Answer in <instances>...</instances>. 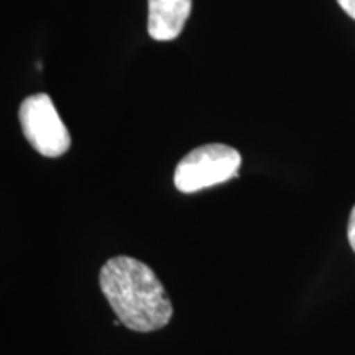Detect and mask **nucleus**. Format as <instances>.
Listing matches in <instances>:
<instances>
[{"mask_svg":"<svg viewBox=\"0 0 355 355\" xmlns=\"http://www.w3.org/2000/svg\"><path fill=\"white\" fill-rule=\"evenodd\" d=\"M99 285L110 308L128 329L153 332L170 322L171 300L144 261L127 255L112 257L101 268Z\"/></svg>","mask_w":355,"mask_h":355,"instance_id":"f257e3e1","label":"nucleus"},{"mask_svg":"<svg viewBox=\"0 0 355 355\" xmlns=\"http://www.w3.org/2000/svg\"><path fill=\"white\" fill-rule=\"evenodd\" d=\"M241 165V153L232 146L224 144L198 146L178 163L175 186L184 194L198 193L232 180Z\"/></svg>","mask_w":355,"mask_h":355,"instance_id":"f03ea898","label":"nucleus"},{"mask_svg":"<svg viewBox=\"0 0 355 355\" xmlns=\"http://www.w3.org/2000/svg\"><path fill=\"white\" fill-rule=\"evenodd\" d=\"M19 119L25 139L40 155L58 158L71 146L69 130L48 94L28 96L20 104Z\"/></svg>","mask_w":355,"mask_h":355,"instance_id":"7ed1b4c3","label":"nucleus"},{"mask_svg":"<svg viewBox=\"0 0 355 355\" xmlns=\"http://www.w3.org/2000/svg\"><path fill=\"white\" fill-rule=\"evenodd\" d=\"M193 0H148V35L157 42L180 37L191 15Z\"/></svg>","mask_w":355,"mask_h":355,"instance_id":"20e7f679","label":"nucleus"},{"mask_svg":"<svg viewBox=\"0 0 355 355\" xmlns=\"http://www.w3.org/2000/svg\"><path fill=\"white\" fill-rule=\"evenodd\" d=\"M347 237H349L350 247H352L354 252H355V206H354V209H352V212H350V217H349Z\"/></svg>","mask_w":355,"mask_h":355,"instance_id":"39448f33","label":"nucleus"},{"mask_svg":"<svg viewBox=\"0 0 355 355\" xmlns=\"http://www.w3.org/2000/svg\"><path fill=\"white\" fill-rule=\"evenodd\" d=\"M343 10L347 13L350 19L355 20V0H337Z\"/></svg>","mask_w":355,"mask_h":355,"instance_id":"423d86ee","label":"nucleus"}]
</instances>
